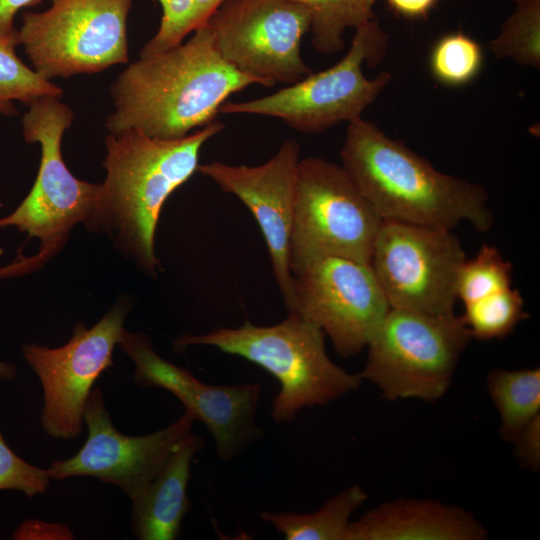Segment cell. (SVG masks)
<instances>
[{"label":"cell","instance_id":"cell-1","mask_svg":"<svg viewBox=\"0 0 540 540\" xmlns=\"http://www.w3.org/2000/svg\"><path fill=\"white\" fill-rule=\"evenodd\" d=\"M185 43L142 55L122 71L110 91V133L138 129L160 139L182 138L215 120L226 99L265 82L227 63L207 24Z\"/></svg>","mask_w":540,"mask_h":540},{"label":"cell","instance_id":"cell-8","mask_svg":"<svg viewBox=\"0 0 540 540\" xmlns=\"http://www.w3.org/2000/svg\"><path fill=\"white\" fill-rule=\"evenodd\" d=\"M131 7L132 0H51L22 14L18 44L48 80L98 73L128 62Z\"/></svg>","mask_w":540,"mask_h":540},{"label":"cell","instance_id":"cell-22","mask_svg":"<svg viewBox=\"0 0 540 540\" xmlns=\"http://www.w3.org/2000/svg\"><path fill=\"white\" fill-rule=\"evenodd\" d=\"M490 50L499 58L540 67V0H522L503 22L499 34L490 41Z\"/></svg>","mask_w":540,"mask_h":540},{"label":"cell","instance_id":"cell-16","mask_svg":"<svg viewBox=\"0 0 540 540\" xmlns=\"http://www.w3.org/2000/svg\"><path fill=\"white\" fill-rule=\"evenodd\" d=\"M300 146L285 139L267 162L257 166L212 161L199 164L197 172L219 188L238 197L251 211L265 239L273 274L288 312L294 308L289 244Z\"/></svg>","mask_w":540,"mask_h":540},{"label":"cell","instance_id":"cell-21","mask_svg":"<svg viewBox=\"0 0 540 540\" xmlns=\"http://www.w3.org/2000/svg\"><path fill=\"white\" fill-rule=\"evenodd\" d=\"M311 13L310 32L314 48L323 54L339 52L344 47V33L375 18L376 0H293Z\"/></svg>","mask_w":540,"mask_h":540},{"label":"cell","instance_id":"cell-20","mask_svg":"<svg viewBox=\"0 0 540 540\" xmlns=\"http://www.w3.org/2000/svg\"><path fill=\"white\" fill-rule=\"evenodd\" d=\"M487 387L500 414V435L512 443L540 414V369H494L487 376Z\"/></svg>","mask_w":540,"mask_h":540},{"label":"cell","instance_id":"cell-2","mask_svg":"<svg viewBox=\"0 0 540 540\" xmlns=\"http://www.w3.org/2000/svg\"><path fill=\"white\" fill-rule=\"evenodd\" d=\"M223 128L214 120L178 139L154 138L134 128L109 132L106 177L87 228L107 234L141 271L156 276L160 261L154 240L162 207L197 171L203 145Z\"/></svg>","mask_w":540,"mask_h":540},{"label":"cell","instance_id":"cell-31","mask_svg":"<svg viewBox=\"0 0 540 540\" xmlns=\"http://www.w3.org/2000/svg\"><path fill=\"white\" fill-rule=\"evenodd\" d=\"M14 539H73L67 526L39 520H26L13 534Z\"/></svg>","mask_w":540,"mask_h":540},{"label":"cell","instance_id":"cell-9","mask_svg":"<svg viewBox=\"0 0 540 540\" xmlns=\"http://www.w3.org/2000/svg\"><path fill=\"white\" fill-rule=\"evenodd\" d=\"M73 118L72 109L59 97H42L29 105L22 118L23 136L28 143L40 144L38 174L21 204L0 218V228L16 227L29 238H38L40 250L53 254L75 225L89 219L100 188L77 179L63 160L62 137Z\"/></svg>","mask_w":540,"mask_h":540},{"label":"cell","instance_id":"cell-3","mask_svg":"<svg viewBox=\"0 0 540 540\" xmlns=\"http://www.w3.org/2000/svg\"><path fill=\"white\" fill-rule=\"evenodd\" d=\"M342 168L383 220L452 229L467 221L488 231L484 187L436 170L401 141L361 117L348 122Z\"/></svg>","mask_w":540,"mask_h":540},{"label":"cell","instance_id":"cell-17","mask_svg":"<svg viewBox=\"0 0 540 540\" xmlns=\"http://www.w3.org/2000/svg\"><path fill=\"white\" fill-rule=\"evenodd\" d=\"M487 531L469 512L435 500L399 498L351 521L346 540H482Z\"/></svg>","mask_w":540,"mask_h":540},{"label":"cell","instance_id":"cell-32","mask_svg":"<svg viewBox=\"0 0 540 540\" xmlns=\"http://www.w3.org/2000/svg\"><path fill=\"white\" fill-rule=\"evenodd\" d=\"M52 256L51 253L42 250L31 257L20 254L11 263L0 268V279L17 277L37 270Z\"/></svg>","mask_w":540,"mask_h":540},{"label":"cell","instance_id":"cell-18","mask_svg":"<svg viewBox=\"0 0 540 540\" xmlns=\"http://www.w3.org/2000/svg\"><path fill=\"white\" fill-rule=\"evenodd\" d=\"M204 446L202 437L183 438L145 492L132 501L131 527L140 540H174L191 503L187 496L194 455Z\"/></svg>","mask_w":540,"mask_h":540},{"label":"cell","instance_id":"cell-10","mask_svg":"<svg viewBox=\"0 0 540 540\" xmlns=\"http://www.w3.org/2000/svg\"><path fill=\"white\" fill-rule=\"evenodd\" d=\"M465 260L450 229L382 220L370 265L390 308L452 316Z\"/></svg>","mask_w":540,"mask_h":540},{"label":"cell","instance_id":"cell-27","mask_svg":"<svg viewBox=\"0 0 540 540\" xmlns=\"http://www.w3.org/2000/svg\"><path fill=\"white\" fill-rule=\"evenodd\" d=\"M162 16L156 34L143 46L140 55L164 51L182 43L185 36L206 23L224 0H156Z\"/></svg>","mask_w":540,"mask_h":540},{"label":"cell","instance_id":"cell-14","mask_svg":"<svg viewBox=\"0 0 540 540\" xmlns=\"http://www.w3.org/2000/svg\"><path fill=\"white\" fill-rule=\"evenodd\" d=\"M133 361V380L141 388H163L175 395L194 420L203 423L217 456L229 461L263 435L256 423L261 387L256 383L207 384L187 369L158 355L150 338L124 329L117 344Z\"/></svg>","mask_w":540,"mask_h":540},{"label":"cell","instance_id":"cell-4","mask_svg":"<svg viewBox=\"0 0 540 540\" xmlns=\"http://www.w3.org/2000/svg\"><path fill=\"white\" fill-rule=\"evenodd\" d=\"M323 331L295 312L281 322L218 328L205 334H183L176 351L193 345L212 346L242 357L277 379L280 391L272 401L276 422H291L304 407L325 405L357 389L363 379L336 365L328 356Z\"/></svg>","mask_w":540,"mask_h":540},{"label":"cell","instance_id":"cell-11","mask_svg":"<svg viewBox=\"0 0 540 540\" xmlns=\"http://www.w3.org/2000/svg\"><path fill=\"white\" fill-rule=\"evenodd\" d=\"M219 55L265 82L294 84L312 70L301 56L309 9L293 0H224L206 21Z\"/></svg>","mask_w":540,"mask_h":540},{"label":"cell","instance_id":"cell-13","mask_svg":"<svg viewBox=\"0 0 540 540\" xmlns=\"http://www.w3.org/2000/svg\"><path fill=\"white\" fill-rule=\"evenodd\" d=\"M293 286L291 312L318 326L345 358L366 348L390 309L367 262L339 256L316 258L293 273Z\"/></svg>","mask_w":540,"mask_h":540},{"label":"cell","instance_id":"cell-30","mask_svg":"<svg viewBox=\"0 0 540 540\" xmlns=\"http://www.w3.org/2000/svg\"><path fill=\"white\" fill-rule=\"evenodd\" d=\"M43 0H0V44L16 47L18 29L16 14L26 8L38 6Z\"/></svg>","mask_w":540,"mask_h":540},{"label":"cell","instance_id":"cell-28","mask_svg":"<svg viewBox=\"0 0 540 540\" xmlns=\"http://www.w3.org/2000/svg\"><path fill=\"white\" fill-rule=\"evenodd\" d=\"M50 480L47 469L31 465L16 455L0 432V490H17L32 498L45 493Z\"/></svg>","mask_w":540,"mask_h":540},{"label":"cell","instance_id":"cell-6","mask_svg":"<svg viewBox=\"0 0 540 540\" xmlns=\"http://www.w3.org/2000/svg\"><path fill=\"white\" fill-rule=\"evenodd\" d=\"M388 37L375 18L356 28L345 56L330 68L258 99L222 104L219 113L254 114L281 119L301 133H321L342 121L361 117L392 80L382 71L372 79L363 72L384 58Z\"/></svg>","mask_w":540,"mask_h":540},{"label":"cell","instance_id":"cell-19","mask_svg":"<svg viewBox=\"0 0 540 540\" xmlns=\"http://www.w3.org/2000/svg\"><path fill=\"white\" fill-rule=\"evenodd\" d=\"M367 498L360 486L352 485L315 512L263 511L259 515L287 540H346L351 516Z\"/></svg>","mask_w":540,"mask_h":540},{"label":"cell","instance_id":"cell-12","mask_svg":"<svg viewBox=\"0 0 540 540\" xmlns=\"http://www.w3.org/2000/svg\"><path fill=\"white\" fill-rule=\"evenodd\" d=\"M130 308L131 303L122 300L90 328L76 323L71 338L61 347L22 346L23 357L43 388L40 420L49 436L71 440L81 434L84 405L95 381L113 365V350Z\"/></svg>","mask_w":540,"mask_h":540},{"label":"cell","instance_id":"cell-5","mask_svg":"<svg viewBox=\"0 0 540 540\" xmlns=\"http://www.w3.org/2000/svg\"><path fill=\"white\" fill-rule=\"evenodd\" d=\"M472 335L461 316L390 308L367 344L359 373L389 400H439Z\"/></svg>","mask_w":540,"mask_h":540},{"label":"cell","instance_id":"cell-35","mask_svg":"<svg viewBox=\"0 0 540 540\" xmlns=\"http://www.w3.org/2000/svg\"><path fill=\"white\" fill-rule=\"evenodd\" d=\"M513 1H514L515 3H518V2H520V1H522V0H513Z\"/></svg>","mask_w":540,"mask_h":540},{"label":"cell","instance_id":"cell-34","mask_svg":"<svg viewBox=\"0 0 540 540\" xmlns=\"http://www.w3.org/2000/svg\"><path fill=\"white\" fill-rule=\"evenodd\" d=\"M17 374L14 364L0 360V379L11 380Z\"/></svg>","mask_w":540,"mask_h":540},{"label":"cell","instance_id":"cell-15","mask_svg":"<svg viewBox=\"0 0 540 540\" xmlns=\"http://www.w3.org/2000/svg\"><path fill=\"white\" fill-rule=\"evenodd\" d=\"M82 417L88 428L86 442L72 457L53 462L47 468L49 477H94L117 486L131 501L145 492L179 442L192 433L195 422L184 411L174 422L153 433L123 434L112 423L100 387L92 389Z\"/></svg>","mask_w":540,"mask_h":540},{"label":"cell","instance_id":"cell-29","mask_svg":"<svg viewBox=\"0 0 540 540\" xmlns=\"http://www.w3.org/2000/svg\"><path fill=\"white\" fill-rule=\"evenodd\" d=\"M520 464L532 471L540 467V414L532 419L512 442Z\"/></svg>","mask_w":540,"mask_h":540},{"label":"cell","instance_id":"cell-7","mask_svg":"<svg viewBox=\"0 0 540 540\" xmlns=\"http://www.w3.org/2000/svg\"><path fill=\"white\" fill-rule=\"evenodd\" d=\"M382 220L341 165L321 157L300 159L289 244L292 276L324 256L370 263Z\"/></svg>","mask_w":540,"mask_h":540},{"label":"cell","instance_id":"cell-23","mask_svg":"<svg viewBox=\"0 0 540 540\" xmlns=\"http://www.w3.org/2000/svg\"><path fill=\"white\" fill-rule=\"evenodd\" d=\"M480 44L457 31L443 35L433 45L429 56L432 76L442 85L460 87L470 83L483 65Z\"/></svg>","mask_w":540,"mask_h":540},{"label":"cell","instance_id":"cell-25","mask_svg":"<svg viewBox=\"0 0 540 540\" xmlns=\"http://www.w3.org/2000/svg\"><path fill=\"white\" fill-rule=\"evenodd\" d=\"M63 90L51 80L26 66L16 55L15 47L0 44V113H17L15 101L30 105L46 96L61 98Z\"/></svg>","mask_w":540,"mask_h":540},{"label":"cell","instance_id":"cell-33","mask_svg":"<svg viewBox=\"0 0 540 540\" xmlns=\"http://www.w3.org/2000/svg\"><path fill=\"white\" fill-rule=\"evenodd\" d=\"M438 0H386L389 7L406 18H422L434 7Z\"/></svg>","mask_w":540,"mask_h":540},{"label":"cell","instance_id":"cell-24","mask_svg":"<svg viewBox=\"0 0 540 540\" xmlns=\"http://www.w3.org/2000/svg\"><path fill=\"white\" fill-rule=\"evenodd\" d=\"M461 317L472 338L489 340L510 334L527 314L520 292L510 287L466 304Z\"/></svg>","mask_w":540,"mask_h":540},{"label":"cell","instance_id":"cell-26","mask_svg":"<svg viewBox=\"0 0 540 540\" xmlns=\"http://www.w3.org/2000/svg\"><path fill=\"white\" fill-rule=\"evenodd\" d=\"M513 266L499 250L483 245L472 260L462 264L456 296L464 305L511 287Z\"/></svg>","mask_w":540,"mask_h":540}]
</instances>
